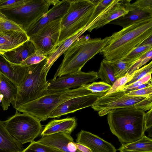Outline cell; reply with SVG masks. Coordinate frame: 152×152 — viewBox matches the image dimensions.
I'll use <instances>...</instances> for the list:
<instances>
[{
  "instance_id": "1",
  "label": "cell",
  "mask_w": 152,
  "mask_h": 152,
  "mask_svg": "<svg viewBox=\"0 0 152 152\" xmlns=\"http://www.w3.org/2000/svg\"><path fill=\"white\" fill-rule=\"evenodd\" d=\"M151 36L152 18L137 22L113 33L100 53L108 61L122 60Z\"/></svg>"
},
{
  "instance_id": "2",
  "label": "cell",
  "mask_w": 152,
  "mask_h": 152,
  "mask_svg": "<svg viewBox=\"0 0 152 152\" xmlns=\"http://www.w3.org/2000/svg\"><path fill=\"white\" fill-rule=\"evenodd\" d=\"M109 37L91 39L87 34L78 38L64 52V59L53 78L81 71L88 61L101 52Z\"/></svg>"
},
{
  "instance_id": "3",
  "label": "cell",
  "mask_w": 152,
  "mask_h": 152,
  "mask_svg": "<svg viewBox=\"0 0 152 152\" xmlns=\"http://www.w3.org/2000/svg\"><path fill=\"white\" fill-rule=\"evenodd\" d=\"M110 129L122 144L135 141L144 135L145 113L126 108L114 110L108 114Z\"/></svg>"
},
{
  "instance_id": "4",
  "label": "cell",
  "mask_w": 152,
  "mask_h": 152,
  "mask_svg": "<svg viewBox=\"0 0 152 152\" xmlns=\"http://www.w3.org/2000/svg\"><path fill=\"white\" fill-rule=\"evenodd\" d=\"M92 93L82 87L48 92L38 99L21 105L15 109L16 112L28 114L40 121H45L48 118L50 114L63 103L72 98Z\"/></svg>"
},
{
  "instance_id": "5",
  "label": "cell",
  "mask_w": 152,
  "mask_h": 152,
  "mask_svg": "<svg viewBox=\"0 0 152 152\" xmlns=\"http://www.w3.org/2000/svg\"><path fill=\"white\" fill-rule=\"evenodd\" d=\"M47 58L40 63L29 66L28 74L18 88L15 100L11 104L15 109L21 105L43 96L48 92V83L46 77L48 72L45 66Z\"/></svg>"
},
{
  "instance_id": "6",
  "label": "cell",
  "mask_w": 152,
  "mask_h": 152,
  "mask_svg": "<svg viewBox=\"0 0 152 152\" xmlns=\"http://www.w3.org/2000/svg\"><path fill=\"white\" fill-rule=\"evenodd\" d=\"M70 1L69 7L61 20L60 35L55 49L89 23L95 7L90 0Z\"/></svg>"
},
{
  "instance_id": "7",
  "label": "cell",
  "mask_w": 152,
  "mask_h": 152,
  "mask_svg": "<svg viewBox=\"0 0 152 152\" xmlns=\"http://www.w3.org/2000/svg\"><path fill=\"white\" fill-rule=\"evenodd\" d=\"M127 92L118 89L115 92L104 95L98 98L91 107L99 112L100 116L118 109L130 108L145 111L152 108V96H128L126 94Z\"/></svg>"
},
{
  "instance_id": "8",
  "label": "cell",
  "mask_w": 152,
  "mask_h": 152,
  "mask_svg": "<svg viewBox=\"0 0 152 152\" xmlns=\"http://www.w3.org/2000/svg\"><path fill=\"white\" fill-rule=\"evenodd\" d=\"M60 1L29 0L23 5L12 9L0 10V12L20 26L25 31L48 11L50 5L54 6Z\"/></svg>"
},
{
  "instance_id": "9",
  "label": "cell",
  "mask_w": 152,
  "mask_h": 152,
  "mask_svg": "<svg viewBox=\"0 0 152 152\" xmlns=\"http://www.w3.org/2000/svg\"><path fill=\"white\" fill-rule=\"evenodd\" d=\"M3 122L10 135L22 145L34 141L43 130L40 121L27 113L16 112Z\"/></svg>"
},
{
  "instance_id": "10",
  "label": "cell",
  "mask_w": 152,
  "mask_h": 152,
  "mask_svg": "<svg viewBox=\"0 0 152 152\" xmlns=\"http://www.w3.org/2000/svg\"><path fill=\"white\" fill-rule=\"evenodd\" d=\"M131 0H123L127 13L110 22L123 28L140 21L152 18V1L137 0L133 3Z\"/></svg>"
},
{
  "instance_id": "11",
  "label": "cell",
  "mask_w": 152,
  "mask_h": 152,
  "mask_svg": "<svg viewBox=\"0 0 152 152\" xmlns=\"http://www.w3.org/2000/svg\"><path fill=\"white\" fill-rule=\"evenodd\" d=\"M98 79L96 72H84L81 70L48 80V92L77 88Z\"/></svg>"
},
{
  "instance_id": "12",
  "label": "cell",
  "mask_w": 152,
  "mask_h": 152,
  "mask_svg": "<svg viewBox=\"0 0 152 152\" xmlns=\"http://www.w3.org/2000/svg\"><path fill=\"white\" fill-rule=\"evenodd\" d=\"M61 19L47 24L29 38L36 50H41L47 55L55 50L60 35Z\"/></svg>"
},
{
  "instance_id": "13",
  "label": "cell",
  "mask_w": 152,
  "mask_h": 152,
  "mask_svg": "<svg viewBox=\"0 0 152 152\" xmlns=\"http://www.w3.org/2000/svg\"><path fill=\"white\" fill-rule=\"evenodd\" d=\"M104 93H94L75 97L63 103L49 115L48 118H59L61 116L91 106Z\"/></svg>"
},
{
  "instance_id": "14",
  "label": "cell",
  "mask_w": 152,
  "mask_h": 152,
  "mask_svg": "<svg viewBox=\"0 0 152 152\" xmlns=\"http://www.w3.org/2000/svg\"><path fill=\"white\" fill-rule=\"evenodd\" d=\"M70 4V0H63L54 5L45 15L25 31L27 36L29 38L47 24L61 19L67 12Z\"/></svg>"
},
{
  "instance_id": "15",
  "label": "cell",
  "mask_w": 152,
  "mask_h": 152,
  "mask_svg": "<svg viewBox=\"0 0 152 152\" xmlns=\"http://www.w3.org/2000/svg\"><path fill=\"white\" fill-rule=\"evenodd\" d=\"M128 11L123 0H113L111 3L95 18L88 25L87 31L91 32L98 29L126 14Z\"/></svg>"
},
{
  "instance_id": "16",
  "label": "cell",
  "mask_w": 152,
  "mask_h": 152,
  "mask_svg": "<svg viewBox=\"0 0 152 152\" xmlns=\"http://www.w3.org/2000/svg\"><path fill=\"white\" fill-rule=\"evenodd\" d=\"M37 141L63 152H79L70 134L64 132L42 137Z\"/></svg>"
},
{
  "instance_id": "17",
  "label": "cell",
  "mask_w": 152,
  "mask_h": 152,
  "mask_svg": "<svg viewBox=\"0 0 152 152\" xmlns=\"http://www.w3.org/2000/svg\"><path fill=\"white\" fill-rule=\"evenodd\" d=\"M76 141L88 147L92 152H116L117 150L110 142L83 130L78 133Z\"/></svg>"
},
{
  "instance_id": "18",
  "label": "cell",
  "mask_w": 152,
  "mask_h": 152,
  "mask_svg": "<svg viewBox=\"0 0 152 152\" xmlns=\"http://www.w3.org/2000/svg\"><path fill=\"white\" fill-rule=\"evenodd\" d=\"M29 66L12 64L3 54H0V73L10 80L17 87L24 81Z\"/></svg>"
},
{
  "instance_id": "19",
  "label": "cell",
  "mask_w": 152,
  "mask_h": 152,
  "mask_svg": "<svg viewBox=\"0 0 152 152\" xmlns=\"http://www.w3.org/2000/svg\"><path fill=\"white\" fill-rule=\"evenodd\" d=\"M29 39L24 31L0 32V54H3Z\"/></svg>"
},
{
  "instance_id": "20",
  "label": "cell",
  "mask_w": 152,
  "mask_h": 152,
  "mask_svg": "<svg viewBox=\"0 0 152 152\" xmlns=\"http://www.w3.org/2000/svg\"><path fill=\"white\" fill-rule=\"evenodd\" d=\"M77 125L76 120L74 117L53 119L45 125L40 135L43 137L60 132L70 134Z\"/></svg>"
},
{
  "instance_id": "21",
  "label": "cell",
  "mask_w": 152,
  "mask_h": 152,
  "mask_svg": "<svg viewBox=\"0 0 152 152\" xmlns=\"http://www.w3.org/2000/svg\"><path fill=\"white\" fill-rule=\"evenodd\" d=\"M36 49L29 39L15 48L4 53L3 55L11 63L20 65L21 63L32 55Z\"/></svg>"
},
{
  "instance_id": "22",
  "label": "cell",
  "mask_w": 152,
  "mask_h": 152,
  "mask_svg": "<svg viewBox=\"0 0 152 152\" xmlns=\"http://www.w3.org/2000/svg\"><path fill=\"white\" fill-rule=\"evenodd\" d=\"M17 92V87L0 73V94L3 97L1 105L4 110H7L10 104L15 100Z\"/></svg>"
},
{
  "instance_id": "23",
  "label": "cell",
  "mask_w": 152,
  "mask_h": 152,
  "mask_svg": "<svg viewBox=\"0 0 152 152\" xmlns=\"http://www.w3.org/2000/svg\"><path fill=\"white\" fill-rule=\"evenodd\" d=\"M24 149L9 133L3 121L0 120V152H22Z\"/></svg>"
},
{
  "instance_id": "24",
  "label": "cell",
  "mask_w": 152,
  "mask_h": 152,
  "mask_svg": "<svg viewBox=\"0 0 152 152\" xmlns=\"http://www.w3.org/2000/svg\"><path fill=\"white\" fill-rule=\"evenodd\" d=\"M117 150L120 152H152V139L144 135L135 141L122 144Z\"/></svg>"
},
{
  "instance_id": "25",
  "label": "cell",
  "mask_w": 152,
  "mask_h": 152,
  "mask_svg": "<svg viewBox=\"0 0 152 152\" xmlns=\"http://www.w3.org/2000/svg\"><path fill=\"white\" fill-rule=\"evenodd\" d=\"M97 74L98 79L100 78L102 81L111 86L117 79L115 76L113 69L108 61L104 59L100 63Z\"/></svg>"
},
{
  "instance_id": "26",
  "label": "cell",
  "mask_w": 152,
  "mask_h": 152,
  "mask_svg": "<svg viewBox=\"0 0 152 152\" xmlns=\"http://www.w3.org/2000/svg\"><path fill=\"white\" fill-rule=\"evenodd\" d=\"M139 59L129 61L122 60L113 62L107 61L113 69L115 77L117 79L126 75Z\"/></svg>"
},
{
  "instance_id": "27",
  "label": "cell",
  "mask_w": 152,
  "mask_h": 152,
  "mask_svg": "<svg viewBox=\"0 0 152 152\" xmlns=\"http://www.w3.org/2000/svg\"><path fill=\"white\" fill-rule=\"evenodd\" d=\"M24 31L21 27L0 12V32Z\"/></svg>"
},
{
  "instance_id": "28",
  "label": "cell",
  "mask_w": 152,
  "mask_h": 152,
  "mask_svg": "<svg viewBox=\"0 0 152 152\" xmlns=\"http://www.w3.org/2000/svg\"><path fill=\"white\" fill-rule=\"evenodd\" d=\"M22 152H63L56 149L34 141Z\"/></svg>"
},
{
  "instance_id": "29",
  "label": "cell",
  "mask_w": 152,
  "mask_h": 152,
  "mask_svg": "<svg viewBox=\"0 0 152 152\" xmlns=\"http://www.w3.org/2000/svg\"><path fill=\"white\" fill-rule=\"evenodd\" d=\"M151 49L152 45L138 46L134 48L122 60L129 61L139 59Z\"/></svg>"
},
{
  "instance_id": "30",
  "label": "cell",
  "mask_w": 152,
  "mask_h": 152,
  "mask_svg": "<svg viewBox=\"0 0 152 152\" xmlns=\"http://www.w3.org/2000/svg\"><path fill=\"white\" fill-rule=\"evenodd\" d=\"M81 87L92 93H106L110 89L111 86L103 81H100L93 82L83 85Z\"/></svg>"
},
{
  "instance_id": "31",
  "label": "cell",
  "mask_w": 152,
  "mask_h": 152,
  "mask_svg": "<svg viewBox=\"0 0 152 152\" xmlns=\"http://www.w3.org/2000/svg\"><path fill=\"white\" fill-rule=\"evenodd\" d=\"M152 72V62L151 61L148 64L145 65L134 71L132 79L127 83L125 86L129 85L138 80L142 78L146 75L151 74Z\"/></svg>"
},
{
  "instance_id": "32",
  "label": "cell",
  "mask_w": 152,
  "mask_h": 152,
  "mask_svg": "<svg viewBox=\"0 0 152 152\" xmlns=\"http://www.w3.org/2000/svg\"><path fill=\"white\" fill-rule=\"evenodd\" d=\"M47 55L43 51L36 50L35 52L31 56L23 61L20 65L21 66H29L37 64L47 58Z\"/></svg>"
},
{
  "instance_id": "33",
  "label": "cell",
  "mask_w": 152,
  "mask_h": 152,
  "mask_svg": "<svg viewBox=\"0 0 152 152\" xmlns=\"http://www.w3.org/2000/svg\"><path fill=\"white\" fill-rule=\"evenodd\" d=\"M29 0H0V10H10L23 5Z\"/></svg>"
},
{
  "instance_id": "34",
  "label": "cell",
  "mask_w": 152,
  "mask_h": 152,
  "mask_svg": "<svg viewBox=\"0 0 152 152\" xmlns=\"http://www.w3.org/2000/svg\"><path fill=\"white\" fill-rule=\"evenodd\" d=\"M133 75V73L131 75H126L121 77L117 78L111 86L110 89L104 95L109 94L117 91L119 88L124 86L132 78Z\"/></svg>"
},
{
  "instance_id": "35",
  "label": "cell",
  "mask_w": 152,
  "mask_h": 152,
  "mask_svg": "<svg viewBox=\"0 0 152 152\" xmlns=\"http://www.w3.org/2000/svg\"><path fill=\"white\" fill-rule=\"evenodd\" d=\"M152 58V49L149 51L139 58L132 67L126 75H131L134 71L145 64L151 60Z\"/></svg>"
},
{
  "instance_id": "36",
  "label": "cell",
  "mask_w": 152,
  "mask_h": 152,
  "mask_svg": "<svg viewBox=\"0 0 152 152\" xmlns=\"http://www.w3.org/2000/svg\"><path fill=\"white\" fill-rule=\"evenodd\" d=\"M151 74H149L128 86H123L119 88L118 89L127 92H129L132 89L136 88L142 84L146 83L149 81L151 79Z\"/></svg>"
},
{
  "instance_id": "37",
  "label": "cell",
  "mask_w": 152,
  "mask_h": 152,
  "mask_svg": "<svg viewBox=\"0 0 152 152\" xmlns=\"http://www.w3.org/2000/svg\"><path fill=\"white\" fill-rule=\"evenodd\" d=\"M113 0H101L95 7V9L90 19L89 23L98 16L112 1Z\"/></svg>"
},
{
  "instance_id": "38",
  "label": "cell",
  "mask_w": 152,
  "mask_h": 152,
  "mask_svg": "<svg viewBox=\"0 0 152 152\" xmlns=\"http://www.w3.org/2000/svg\"><path fill=\"white\" fill-rule=\"evenodd\" d=\"M128 96H152V86H150L141 89L127 92Z\"/></svg>"
},
{
  "instance_id": "39",
  "label": "cell",
  "mask_w": 152,
  "mask_h": 152,
  "mask_svg": "<svg viewBox=\"0 0 152 152\" xmlns=\"http://www.w3.org/2000/svg\"><path fill=\"white\" fill-rule=\"evenodd\" d=\"M152 126V108L145 113V130L151 128Z\"/></svg>"
},
{
  "instance_id": "40",
  "label": "cell",
  "mask_w": 152,
  "mask_h": 152,
  "mask_svg": "<svg viewBox=\"0 0 152 152\" xmlns=\"http://www.w3.org/2000/svg\"><path fill=\"white\" fill-rule=\"evenodd\" d=\"M77 150L79 152H92L86 146L79 143L75 142Z\"/></svg>"
},
{
  "instance_id": "41",
  "label": "cell",
  "mask_w": 152,
  "mask_h": 152,
  "mask_svg": "<svg viewBox=\"0 0 152 152\" xmlns=\"http://www.w3.org/2000/svg\"><path fill=\"white\" fill-rule=\"evenodd\" d=\"M152 36H151L142 42L138 47L144 45H152Z\"/></svg>"
},
{
  "instance_id": "42",
  "label": "cell",
  "mask_w": 152,
  "mask_h": 152,
  "mask_svg": "<svg viewBox=\"0 0 152 152\" xmlns=\"http://www.w3.org/2000/svg\"><path fill=\"white\" fill-rule=\"evenodd\" d=\"M3 97V96L2 95L0 94V103L1 102Z\"/></svg>"
}]
</instances>
